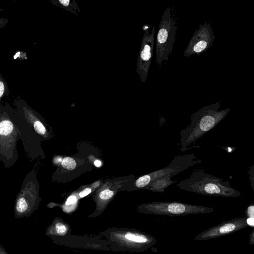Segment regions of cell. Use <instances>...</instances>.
<instances>
[{
    "mask_svg": "<svg viewBox=\"0 0 254 254\" xmlns=\"http://www.w3.org/2000/svg\"><path fill=\"white\" fill-rule=\"evenodd\" d=\"M16 123L21 133L20 140L30 161L42 156L40 141L47 138L44 120L26 101L17 96L14 100Z\"/></svg>",
    "mask_w": 254,
    "mask_h": 254,
    "instance_id": "cell-1",
    "label": "cell"
},
{
    "mask_svg": "<svg viewBox=\"0 0 254 254\" xmlns=\"http://www.w3.org/2000/svg\"><path fill=\"white\" fill-rule=\"evenodd\" d=\"M248 213L251 217H253L254 216V206H250L248 209Z\"/></svg>",
    "mask_w": 254,
    "mask_h": 254,
    "instance_id": "cell-24",
    "label": "cell"
},
{
    "mask_svg": "<svg viewBox=\"0 0 254 254\" xmlns=\"http://www.w3.org/2000/svg\"><path fill=\"white\" fill-rule=\"evenodd\" d=\"M0 254H9L6 251L5 249L0 244Z\"/></svg>",
    "mask_w": 254,
    "mask_h": 254,
    "instance_id": "cell-26",
    "label": "cell"
},
{
    "mask_svg": "<svg viewBox=\"0 0 254 254\" xmlns=\"http://www.w3.org/2000/svg\"><path fill=\"white\" fill-rule=\"evenodd\" d=\"M20 131L16 123L15 108L9 103L0 105V161L5 168L13 166L19 158L17 142Z\"/></svg>",
    "mask_w": 254,
    "mask_h": 254,
    "instance_id": "cell-3",
    "label": "cell"
},
{
    "mask_svg": "<svg viewBox=\"0 0 254 254\" xmlns=\"http://www.w3.org/2000/svg\"><path fill=\"white\" fill-rule=\"evenodd\" d=\"M177 23L170 8L164 11L159 24L154 44L156 63L160 67L163 61L169 59L175 42Z\"/></svg>",
    "mask_w": 254,
    "mask_h": 254,
    "instance_id": "cell-7",
    "label": "cell"
},
{
    "mask_svg": "<svg viewBox=\"0 0 254 254\" xmlns=\"http://www.w3.org/2000/svg\"><path fill=\"white\" fill-rule=\"evenodd\" d=\"M254 165H252V167H251V169H250V179H252L251 180V186H252V187L253 188V189L254 190Z\"/></svg>",
    "mask_w": 254,
    "mask_h": 254,
    "instance_id": "cell-21",
    "label": "cell"
},
{
    "mask_svg": "<svg viewBox=\"0 0 254 254\" xmlns=\"http://www.w3.org/2000/svg\"><path fill=\"white\" fill-rule=\"evenodd\" d=\"M3 9L0 8V12L3 11Z\"/></svg>",
    "mask_w": 254,
    "mask_h": 254,
    "instance_id": "cell-28",
    "label": "cell"
},
{
    "mask_svg": "<svg viewBox=\"0 0 254 254\" xmlns=\"http://www.w3.org/2000/svg\"><path fill=\"white\" fill-rule=\"evenodd\" d=\"M114 192L110 190L106 189L102 191L99 194V197L102 200L110 199L113 195Z\"/></svg>",
    "mask_w": 254,
    "mask_h": 254,
    "instance_id": "cell-18",
    "label": "cell"
},
{
    "mask_svg": "<svg viewBox=\"0 0 254 254\" xmlns=\"http://www.w3.org/2000/svg\"><path fill=\"white\" fill-rule=\"evenodd\" d=\"M62 165L67 169L72 170L75 168L76 163L73 158L67 157L62 160Z\"/></svg>",
    "mask_w": 254,
    "mask_h": 254,
    "instance_id": "cell-16",
    "label": "cell"
},
{
    "mask_svg": "<svg viewBox=\"0 0 254 254\" xmlns=\"http://www.w3.org/2000/svg\"><path fill=\"white\" fill-rule=\"evenodd\" d=\"M52 4L63 8L67 11L77 14V10L80 11L78 6L75 0H50Z\"/></svg>",
    "mask_w": 254,
    "mask_h": 254,
    "instance_id": "cell-14",
    "label": "cell"
},
{
    "mask_svg": "<svg viewBox=\"0 0 254 254\" xmlns=\"http://www.w3.org/2000/svg\"><path fill=\"white\" fill-rule=\"evenodd\" d=\"M113 251H144L152 242L150 236L134 229L111 227L99 233Z\"/></svg>",
    "mask_w": 254,
    "mask_h": 254,
    "instance_id": "cell-5",
    "label": "cell"
},
{
    "mask_svg": "<svg viewBox=\"0 0 254 254\" xmlns=\"http://www.w3.org/2000/svg\"><path fill=\"white\" fill-rule=\"evenodd\" d=\"M9 93L8 84L0 73V105L3 98L5 96H8Z\"/></svg>",
    "mask_w": 254,
    "mask_h": 254,
    "instance_id": "cell-15",
    "label": "cell"
},
{
    "mask_svg": "<svg viewBox=\"0 0 254 254\" xmlns=\"http://www.w3.org/2000/svg\"><path fill=\"white\" fill-rule=\"evenodd\" d=\"M13 57L15 60H24L28 58L27 53L21 50L16 51Z\"/></svg>",
    "mask_w": 254,
    "mask_h": 254,
    "instance_id": "cell-19",
    "label": "cell"
},
{
    "mask_svg": "<svg viewBox=\"0 0 254 254\" xmlns=\"http://www.w3.org/2000/svg\"><path fill=\"white\" fill-rule=\"evenodd\" d=\"M142 212L156 214L180 215L210 212L212 208L196 206L177 202H157L144 205Z\"/></svg>",
    "mask_w": 254,
    "mask_h": 254,
    "instance_id": "cell-8",
    "label": "cell"
},
{
    "mask_svg": "<svg viewBox=\"0 0 254 254\" xmlns=\"http://www.w3.org/2000/svg\"><path fill=\"white\" fill-rule=\"evenodd\" d=\"M215 36L211 22L200 24L195 30L187 46L183 55L189 57L192 55H200L213 45Z\"/></svg>",
    "mask_w": 254,
    "mask_h": 254,
    "instance_id": "cell-9",
    "label": "cell"
},
{
    "mask_svg": "<svg viewBox=\"0 0 254 254\" xmlns=\"http://www.w3.org/2000/svg\"><path fill=\"white\" fill-rule=\"evenodd\" d=\"M72 232L70 225L63 219L56 217L47 228L45 235L50 237L54 243L70 234Z\"/></svg>",
    "mask_w": 254,
    "mask_h": 254,
    "instance_id": "cell-11",
    "label": "cell"
},
{
    "mask_svg": "<svg viewBox=\"0 0 254 254\" xmlns=\"http://www.w3.org/2000/svg\"><path fill=\"white\" fill-rule=\"evenodd\" d=\"M220 102L204 106L190 117V123L180 132L182 152L186 151L206 133L213 129L227 115L230 108L219 110Z\"/></svg>",
    "mask_w": 254,
    "mask_h": 254,
    "instance_id": "cell-2",
    "label": "cell"
},
{
    "mask_svg": "<svg viewBox=\"0 0 254 254\" xmlns=\"http://www.w3.org/2000/svg\"><path fill=\"white\" fill-rule=\"evenodd\" d=\"M239 227V225L238 223L237 222H233L226 223L220 227H218V228L211 230L210 231L207 232L206 233L204 234L202 238H210L220 234H227L237 229Z\"/></svg>",
    "mask_w": 254,
    "mask_h": 254,
    "instance_id": "cell-13",
    "label": "cell"
},
{
    "mask_svg": "<svg viewBox=\"0 0 254 254\" xmlns=\"http://www.w3.org/2000/svg\"><path fill=\"white\" fill-rule=\"evenodd\" d=\"M94 165L96 167H100L101 165V162L100 161H99L98 160H95L94 162Z\"/></svg>",
    "mask_w": 254,
    "mask_h": 254,
    "instance_id": "cell-27",
    "label": "cell"
},
{
    "mask_svg": "<svg viewBox=\"0 0 254 254\" xmlns=\"http://www.w3.org/2000/svg\"><path fill=\"white\" fill-rule=\"evenodd\" d=\"M171 175H166L155 179L149 184L151 185V189L154 191L163 193L168 186L177 182L171 180Z\"/></svg>",
    "mask_w": 254,
    "mask_h": 254,
    "instance_id": "cell-12",
    "label": "cell"
},
{
    "mask_svg": "<svg viewBox=\"0 0 254 254\" xmlns=\"http://www.w3.org/2000/svg\"><path fill=\"white\" fill-rule=\"evenodd\" d=\"M91 192V190L90 188H86L83 190L80 193L79 196L81 198L86 196L88 195Z\"/></svg>",
    "mask_w": 254,
    "mask_h": 254,
    "instance_id": "cell-23",
    "label": "cell"
},
{
    "mask_svg": "<svg viewBox=\"0 0 254 254\" xmlns=\"http://www.w3.org/2000/svg\"><path fill=\"white\" fill-rule=\"evenodd\" d=\"M150 178L148 174L139 178L136 181V186L138 188H143L150 183Z\"/></svg>",
    "mask_w": 254,
    "mask_h": 254,
    "instance_id": "cell-17",
    "label": "cell"
},
{
    "mask_svg": "<svg viewBox=\"0 0 254 254\" xmlns=\"http://www.w3.org/2000/svg\"><path fill=\"white\" fill-rule=\"evenodd\" d=\"M254 220L253 217H250L247 219V224L250 226H254Z\"/></svg>",
    "mask_w": 254,
    "mask_h": 254,
    "instance_id": "cell-25",
    "label": "cell"
},
{
    "mask_svg": "<svg viewBox=\"0 0 254 254\" xmlns=\"http://www.w3.org/2000/svg\"><path fill=\"white\" fill-rule=\"evenodd\" d=\"M9 21L8 18L0 17V29L4 28Z\"/></svg>",
    "mask_w": 254,
    "mask_h": 254,
    "instance_id": "cell-22",
    "label": "cell"
},
{
    "mask_svg": "<svg viewBox=\"0 0 254 254\" xmlns=\"http://www.w3.org/2000/svg\"><path fill=\"white\" fill-rule=\"evenodd\" d=\"M39 190L36 173L33 168L24 178L16 197L14 209L15 218L29 217L38 209L41 200Z\"/></svg>",
    "mask_w": 254,
    "mask_h": 254,
    "instance_id": "cell-6",
    "label": "cell"
},
{
    "mask_svg": "<svg viewBox=\"0 0 254 254\" xmlns=\"http://www.w3.org/2000/svg\"><path fill=\"white\" fill-rule=\"evenodd\" d=\"M176 186L180 189L199 194L226 197H236L241 193L230 186L228 181L196 169L186 179L180 181Z\"/></svg>",
    "mask_w": 254,
    "mask_h": 254,
    "instance_id": "cell-4",
    "label": "cell"
},
{
    "mask_svg": "<svg viewBox=\"0 0 254 254\" xmlns=\"http://www.w3.org/2000/svg\"><path fill=\"white\" fill-rule=\"evenodd\" d=\"M76 200L77 199L75 196L71 195L68 198L67 201H66L65 204L66 205H71L74 203L76 201Z\"/></svg>",
    "mask_w": 254,
    "mask_h": 254,
    "instance_id": "cell-20",
    "label": "cell"
},
{
    "mask_svg": "<svg viewBox=\"0 0 254 254\" xmlns=\"http://www.w3.org/2000/svg\"><path fill=\"white\" fill-rule=\"evenodd\" d=\"M155 27L151 31L145 30L137 59L136 71L142 83H145L148 75L155 44Z\"/></svg>",
    "mask_w": 254,
    "mask_h": 254,
    "instance_id": "cell-10",
    "label": "cell"
}]
</instances>
